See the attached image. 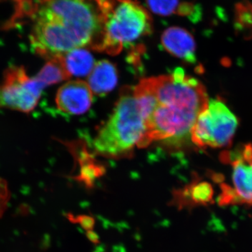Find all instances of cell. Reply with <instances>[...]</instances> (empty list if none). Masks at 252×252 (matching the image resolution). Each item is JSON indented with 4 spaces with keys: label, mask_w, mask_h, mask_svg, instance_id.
I'll list each match as a JSON object with an SVG mask.
<instances>
[{
    "label": "cell",
    "mask_w": 252,
    "mask_h": 252,
    "mask_svg": "<svg viewBox=\"0 0 252 252\" xmlns=\"http://www.w3.org/2000/svg\"><path fill=\"white\" fill-rule=\"evenodd\" d=\"M153 97L146 132L138 147L155 141L179 145L189 137L200 113L207 108L208 96L205 86L186 75L181 68L172 74L144 79Z\"/></svg>",
    "instance_id": "1"
},
{
    "label": "cell",
    "mask_w": 252,
    "mask_h": 252,
    "mask_svg": "<svg viewBox=\"0 0 252 252\" xmlns=\"http://www.w3.org/2000/svg\"><path fill=\"white\" fill-rule=\"evenodd\" d=\"M31 36L34 52L46 60L86 46L97 50L103 31L95 0H40Z\"/></svg>",
    "instance_id": "2"
},
{
    "label": "cell",
    "mask_w": 252,
    "mask_h": 252,
    "mask_svg": "<svg viewBox=\"0 0 252 252\" xmlns=\"http://www.w3.org/2000/svg\"><path fill=\"white\" fill-rule=\"evenodd\" d=\"M146 132V117L134 94V88L122 91L112 116L99 129L94 142L99 155L111 158L130 157Z\"/></svg>",
    "instance_id": "3"
},
{
    "label": "cell",
    "mask_w": 252,
    "mask_h": 252,
    "mask_svg": "<svg viewBox=\"0 0 252 252\" xmlns=\"http://www.w3.org/2000/svg\"><path fill=\"white\" fill-rule=\"evenodd\" d=\"M103 18L102 39L97 51L117 55L152 32L149 11L135 0H95Z\"/></svg>",
    "instance_id": "4"
},
{
    "label": "cell",
    "mask_w": 252,
    "mask_h": 252,
    "mask_svg": "<svg viewBox=\"0 0 252 252\" xmlns=\"http://www.w3.org/2000/svg\"><path fill=\"white\" fill-rule=\"evenodd\" d=\"M238 121L220 99H210L190 132V140L200 149L222 148L233 142Z\"/></svg>",
    "instance_id": "5"
},
{
    "label": "cell",
    "mask_w": 252,
    "mask_h": 252,
    "mask_svg": "<svg viewBox=\"0 0 252 252\" xmlns=\"http://www.w3.org/2000/svg\"><path fill=\"white\" fill-rule=\"evenodd\" d=\"M44 86L28 76L23 66H11L0 81V108L29 114L37 105Z\"/></svg>",
    "instance_id": "6"
},
{
    "label": "cell",
    "mask_w": 252,
    "mask_h": 252,
    "mask_svg": "<svg viewBox=\"0 0 252 252\" xmlns=\"http://www.w3.org/2000/svg\"><path fill=\"white\" fill-rule=\"evenodd\" d=\"M222 161L233 167V187H230L235 204L252 205V144L241 146L233 152L220 155Z\"/></svg>",
    "instance_id": "7"
},
{
    "label": "cell",
    "mask_w": 252,
    "mask_h": 252,
    "mask_svg": "<svg viewBox=\"0 0 252 252\" xmlns=\"http://www.w3.org/2000/svg\"><path fill=\"white\" fill-rule=\"evenodd\" d=\"M93 94L87 83L81 80L69 81L58 91L56 105L63 113L80 115L91 108Z\"/></svg>",
    "instance_id": "8"
},
{
    "label": "cell",
    "mask_w": 252,
    "mask_h": 252,
    "mask_svg": "<svg viewBox=\"0 0 252 252\" xmlns=\"http://www.w3.org/2000/svg\"><path fill=\"white\" fill-rule=\"evenodd\" d=\"M161 42L164 49L172 56L189 63L196 61L195 39L187 30L179 27L168 28L162 34Z\"/></svg>",
    "instance_id": "9"
},
{
    "label": "cell",
    "mask_w": 252,
    "mask_h": 252,
    "mask_svg": "<svg viewBox=\"0 0 252 252\" xmlns=\"http://www.w3.org/2000/svg\"><path fill=\"white\" fill-rule=\"evenodd\" d=\"M213 188L210 184L193 180L184 188L174 190L170 205L179 210L207 205L213 201Z\"/></svg>",
    "instance_id": "10"
},
{
    "label": "cell",
    "mask_w": 252,
    "mask_h": 252,
    "mask_svg": "<svg viewBox=\"0 0 252 252\" xmlns=\"http://www.w3.org/2000/svg\"><path fill=\"white\" fill-rule=\"evenodd\" d=\"M117 68L108 61H101L94 64L88 77V85L93 94L99 96L105 95L117 86Z\"/></svg>",
    "instance_id": "11"
},
{
    "label": "cell",
    "mask_w": 252,
    "mask_h": 252,
    "mask_svg": "<svg viewBox=\"0 0 252 252\" xmlns=\"http://www.w3.org/2000/svg\"><path fill=\"white\" fill-rule=\"evenodd\" d=\"M69 77L89 76L94 66L92 55L84 48H79L59 56Z\"/></svg>",
    "instance_id": "12"
},
{
    "label": "cell",
    "mask_w": 252,
    "mask_h": 252,
    "mask_svg": "<svg viewBox=\"0 0 252 252\" xmlns=\"http://www.w3.org/2000/svg\"><path fill=\"white\" fill-rule=\"evenodd\" d=\"M34 78L46 88V86L67 80L70 77L66 72L61 59L58 56L49 60Z\"/></svg>",
    "instance_id": "13"
},
{
    "label": "cell",
    "mask_w": 252,
    "mask_h": 252,
    "mask_svg": "<svg viewBox=\"0 0 252 252\" xmlns=\"http://www.w3.org/2000/svg\"><path fill=\"white\" fill-rule=\"evenodd\" d=\"M235 23L242 31H252V4L249 1L235 6Z\"/></svg>",
    "instance_id": "14"
},
{
    "label": "cell",
    "mask_w": 252,
    "mask_h": 252,
    "mask_svg": "<svg viewBox=\"0 0 252 252\" xmlns=\"http://www.w3.org/2000/svg\"><path fill=\"white\" fill-rule=\"evenodd\" d=\"M149 8L155 14L169 16L177 11L179 0H147Z\"/></svg>",
    "instance_id": "15"
},
{
    "label": "cell",
    "mask_w": 252,
    "mask_h": 252,
    "mask_svg": "<svg viewBox=\"0 0 252 252\" xmlns=\"http://www.w3.org/2000/svg\"><path fill=\"white\" fill-rule=\"evenodd\" d=\"M102 167L94 163H89L81 167L80 175L77 179L79 182H83L86 187L91 189L94 187L95 180L102 176Z\"/></svg>",
    "instance_id": "16"
},
{
    "label": "cell",
    "mask_w": 252,
    "mask_h": 252,
    "mask_svg": "<svg viewBox=\"0 0 252 252\" xmlns=\"http://www.w3.org/2000/svg\"><path fill=\"white\" fill-rule=\"evenodd\" d=\"M68 220L73 223H77L80 225L83 229L86 231L94 230L95 225V220L94 217L87 215H74L72 214H67Z\"/></svg>",
    "instance_id": "17"
},
{
    "label": "cell",
    "mask_w": 252,
    "mask_h": 252,
    "mask_svg": "<svg viewBox=\"0 0 252 252\" xmlns=\"http://www.w3.org/2000/svg\"><path fill=\"white\" fill-rule=\"evenodd\" d=\"M9 199V190L4 180L0 179V217L4 214Z\"/></svg>",
    "instance_id": "18"
},
{
    "label": "cell",
    "mask_w": 252,
    "mask_h": 252,
    "mask_svg": "<svg viewBox=\"0 0 252 252\" xmlns=\"http://www.w3.org/2000/svg\"><path fill=\"white\" fill-rule=\"evenodd\" d=\"M86 237L89 239V241L91 243L97 245L99 243V235L94 230H89V231L86 232Z\"/></svg>",
    "instance_id": "19"
}]
</instances>
